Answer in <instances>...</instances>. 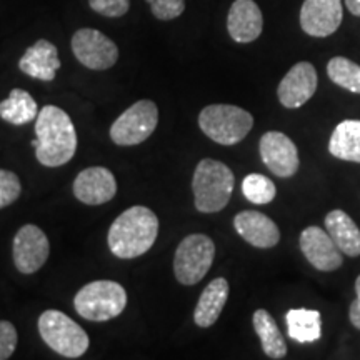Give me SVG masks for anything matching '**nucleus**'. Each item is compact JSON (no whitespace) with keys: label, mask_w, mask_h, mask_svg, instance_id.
Instances as JSON below:
<instances>
[{"label":"nucleus","mask_w":360,"mask_h":360,"mask_svg":"<svg viewBox=\"0 0 360 360\" xmlns=\"http://www.w3.org/2000/svg\"><path fill=\"white\" fill-rule=\"evenodd\" d=\"M39 334L53 352L67 359L82 357L90 345L84 328L58 310H45L40 315Z\"/></svg>","instance_id":"nucleus-6"},{"label":"nucleus","mask_w":360,"mask_h":360,"mask_svg":"<svg viewBox=\"0 0 360 360\" xmlns=\"http://www.w3.org/2000/svg\"><path fill=\"white\" fill-rule=\"evenodd\" d=\"M17 330L13 323L7 321H0V360H7L12 357L17 347Z\"/></svg>","instance_id":"nucleus-30"},{"label":"nucleus","mask_w":360,"mask_h":360,"mask_svg":"<svg viewBox=\"0 0 360 360\" xmlns=\"http://www.w3.org/2000/svg\"><path fill=\"white\" fill-rule=\"evenodd\" d=\"M300 250L305 259L322 272L337 270L344 262V255L339 247L334 244L327 231H322L317 225H310L300 233Z\"/></svg>","instance_id":"nucleus-14"},{"label":"nucleus","mask_w":360,"mask_h":360,"mask_svg":"<svg viewBox=\"0 0 360 360\" xmlns=\"http://www.w3.org/2000/svg\"><path fill=\"white\" fill-rule=\"evenodd\" d=\"M345 7L352 15L360 17V0H345Z\"/></svg>","instance_id":"nucleus-32"},{"label":"nucleus","mask_w":360,"mask_h":360,"mask_svg":"<svg viewBox=\"0 0 360 360\" xmlns=\"http://www.w3.org/2000/svg\"><path fill=\"white\" fill-rule=\"evenodd\" d=\"M254 328L255 334L259 335L260 344L267 357L270 359H283L287 355V344L283 340V335L278 330L277 322L274 321V317L267 310L259 309L255 310L254 319Z\"/></svg>","instance_id":"nucleus-24"},{"label":"nucleus","mask_w":360,"mask_h":360,"mask_svg":"<svg viewBox=\"0 0 360 360\" xmlns=\"http://www.w3.org/2000/svg\"><path fill=\"white\" fill-rule=\"evenodd\" d=\"M22 192L20 179L11 170L0 169V209L8 207L19 199Z\"/></svg>","instance_id":"nucleus-27"},{"label":"nucleus","mask_w":360,"mask_h":360,"mask_svg":"<svg viewBox=\"0 0 360 360\" xmlns=\"http://www.w3.org/2000/svg\"><path fill=\"white\" fill-rule=\"evenodd\" d=\"M317 70L310 62H299L287 72L277 89L278 101L285 109H299L317 90Z\"/></svg>","instance_id":"nucleus-12"},{"label":"nucleus","mask_w":360,"mask_h":360,"mask_svg":"<svg viewBox=\"0 0 360 360\" xmlns=\"http://www.w3.org/2000/svg\"><path fill=\"white\" fill-rule=\"evenodd\" d=\"M349 319H350V323H352L357 330H360V299L354 300V302L350 304Z\"/></svg>","instance_id":"nucleus-31"},{"label":"nucleus","mask_w":360,"mask_h":360,"mask_svg":"<svg viewBox=\"0 0 360 360\" xmlns=\"http://www.w3.org/2000/svg\"><path fill=\"white\" fill-rule=\"evenodd\" d=\"M327 75L339 87L360 94V65L345 57H334L327 64Z\"/></svg>","instance_id":"nucleus-25"},{"label":"nucleus","mask_w":360,"mask_h":360,"mask_svg":"<svg viewBox=\"0 0 360 360\" xmlns=\"http://www.w3.org/2000/svg\"><path fill=\"white\" fill-rule=\"evenodd\" d=\"M260 157L270 172L281 179H289L299 170L300 159L295 143L285 134L270 130L259 143Z\"/></svg>","instance_id":"nucleus-11"},{"label":"nucleus","mask_w":360,"mask_h":360,"mask_svg":"<svg viewBox=\"0 0 360 360\" xmlns=\"http://www.w3.org/2000/svg\"><path fill=\"white\" fill-rule=\"evenodd\" d=\"M242 193L252 204L265 205L270 204L277 195L276 184L262 174H249L242 182Z\"/></svg>","instance_id":"nucleus-26"},{"label":"nucleus","mask_w":360,"mask_h":360,"mask_svg":"<svg viewBox=\"0 0 360 360\" xmlns=\"http://www.w3.org/2000/svg\"><path fill=\"white\" fill-rule=\"evenodd\" d=\"M75 197L87 205H102L117 193V180L105 167H89L74 180Z\"/></svg>","instance_id":"nucleus-15"},{"label":"nucleus","mask_w":360,"mask_h":360,"mask_svg":"<svg viewBox=\"0 0 360 360\" xmlns=\"http://www.w3.org/2000/svg\"><path fill=\"white\" fill-rule=\"evenodd\" d=\"M32 142L35 155L45 167H60L72 160L77 150V132L65 110L56 105H45L35 119Z\"/></svg>","instance_id":"nucleus-1"},{"label":"nucleus","mask_w":360,"mask_h":360,"mask_svg":"<svg viewBox=\"0 0 360 360\" xmlns=\"http://www.w3.org/2000/svg\"><path fill=\"white\" fill-rule=\"evenodd\" d=\"M147 4L159 20H174L186 11V0H147Z\"/></svg>","instance_id":"nucleus-28"},{"label":"nucleus","mask_w":360,"mask_h":360,"mask_svg":"<svg viewBox=\"0 0 360 360\" xmlns=\"http://www.w3.org/2000/svg\"><path fill=\"white\" fill-rule=\"evenodd\" d=\"M342 17V0H304L300 27L312 37H328L340 27Z\"/></svg>","instance_id":"nucleus-13"},{"label":"nucleus","mask_w":360,"mask_h":360,"mask_svg":"<svg viewBox=\"0 0 360 360\" xmlns=\"http://www.w3.org/2000/svg\"><path fill=\"white\" fill-rule=\"evenodd\" d=\"M159 124V109L152 101L135 102L112 124L110 139L117 146H139L147 141Z\"/></svg>","instance_id":"nucleus-8"},{"label":"nucleus","mask_w":360,"mask_h":360,"mask_svg":"<svg viewBox=\"0 0 360 360\" xmlns=\"http://www.w3.org/2000/svg\"><path fill=\"white\" fill-rule=\"evenodd\" d=\"M94 12L105 17H122L129 12L130 0H89Z\"/></svg>","instance_id":"nucleus-29"},{"label":"nucleus","mask_w":360,"mask_h":360,"mask_svg":"<svg viewBox=\"0 0 360 360\" xmlns=\"http://www.w3.org/2000/svg\"><path fill=\"white\" fill-rule=\"evenodd\" d=\"M229 299V282L224 277L214 278L202 292L197 307L193 310V322L202 328L212 327Z\"/></svg>","instance_id":"nucleus-19"},{"label":"nucleus","mask_w":360,"mask_h":360,"mask_svg":"<svg viewBox=\"0 0 360 360\" xmlns=\"http://www.w3.org/2000/svg\"><path fill=\"white\" fill-rule=\"evenodd\" d=\"M233 227L247 244L257 249H270L281 240V231L272 219L257 210H244L233 219Z\"/></svg>","instance_id":"nucleus-16"},{"label":"nucleus","mask_w":360,"mask_h":360,"mask_svg":"<svg viewBox=\"0 0 360 360\" xmlns=\"http://www.w3.org/2000/svg\"><path fill=\"white\" fill-rule=\"evenodd\" d=\"M264 29V17L254 0H236L227 17V30L238 44L254 42Z\"/></svg>","instance_id":"nucleus-17"},{"label":"nucleus","mask_w":360,"mask_h":360,"mask_svg":"<svg viewBox=\"0 0 360 360\" xmlns=\"http://www.w3.org/2000/svg\"><path fill=\"white\" fill-rule=\"evenodd\" d=\"M236 177L222 162L204 159L195 167L192 179L193 200L199 212H220L231 200Z\"/></svg>","instance_id":"nucleus-3"},{"label":"nucleus","mask_w":360,"mask_h":360,"mask_svg":"<svg viewBox=\"0 0 360 360\" xmlns=\"http://www.w3.org/2000/svg\"><path fill=\"white\" fill-rule=\"evenodd\" d=\"M127 305V292L114 281H96L84 285L74 299L80 317L90 322H107L119 317Z\"/></svg>","instance_id":"nucleus-4"},{"label":"nucleus","mask_w":360,"mask_h":360,"mask_svg":"<svg viewBox=\"0 0 360 360\" xmlns=\"http://www.w3.org/2000/svg\"><path fill=\"white\" fill-rule=\"evenodd\" d=\"M37 102L27 90L13 89L6 101L0 102V117L11 125H25L37 119Z\"/></svg>","instance_id":"nucleus-23"},{"label":"nucleus","mask_w":360,"mask_h":360,"mask_svg":"<svg viewBox=\"0 0 360 360\" xmlns=\"http://www.w3.org/2000/svg\"><path fill=\"white\" fill-rule=\"evenodd\" d=\"M326 229L342 254L349 257L360 255V229L344 210H332L326 217Z\"/></svg>","instance_id":"nucleus-20"},{"label":"nucleus","mask_w":360,"mask_h":360,"mask_svg":"<svg viewBox=\"0 0 360 360\" xmlns=\"http://www.w3.org/2000/svg\"><path fill=\"white\" fill-rule=\"evenodd\" d=\"M72 52L90 70H107L115 65L119 49L114 40L96 29H80L72 37Z\"/></svg>","instance_id":"nucleus-9"},{"label":"nucleus","mask_w":360,"mask_h":360,"mask_svg":"<svg viewBox=\"0 0 360 360\" xmlns=\"http://www.w3.org/2000/svg\"><path fill=\"white\" fill-rule=\"evenodd\" d=\"M199 125L210 141L222 146H236L254 127V117L237 105L214 103L200 112Z\"/></svg>","instance_id":"nucleus-5"},{"label":"nucleus","mask_w":360,"mask_h":360,"mask_svg":"<svg viewBox=\"0 0 360 360\" xmlns=\"http://www.w3.org/2000/svg\"><path fill=\"white\" fill-rule=\"evenodd\" d=\"M19 69L29 77L42 80V82H52L57 70L60 69L57 47L49 40H37L20 57Z\"/></svg>","instance_id":"nucleus-18"},{"label":"nucleus","mask_w":360,"mask_h":360,"mask_svg":"<svg viewBox=\"0 0 360 360\" xmlns=\"http://www.w3.org/2000/svg\"><path fill=\"white\" fill-rule=\"evenodd\" d=\"M355 292H357V299H360V276L355 281Z\"/></svg>","instance_id":"nucleus-33"},{"label":"nucleus","mask_w":360,"mask_h":360,"mask_svg":"<svg viewBox=\"0 0 360 360\" xmlns=\"http://www.w3.org/2000/svg\"><path fill=\"white\" fill-rule=\"evenodd\" d=\"M287 332L292 340L310 344L322 337V321L319 310L292 309L285 315Z\"/></svg>","instance_id":"nucleus-22"},{"label":"nucleus","mask_w":360,"mask_h":360,"mask_svg":"<svg viewBox=\"0 0 360 360\" xmlns=\"http://www.w3.org/2000/svg\"><path fill=\"white\" fill-rule=\"evenodd\" d=\"M328 152L335 159L360 164V120H344L337 125L328 141Z\"/></svg>","instance_id":"nucleus-21"},{"label":"nucleus","mask_w":360,"mask_h":360,"mask_svg":"<svg viewBox=\"0 0 360 360\" xmlns=\"http://www.w3.org/2000/svg\"><path fill=\"white\" fill-rule=\"evenodd\" d=\"M159 233V219L148 207L134 205L112 222L109 249L115 257L137 259L152 249Z\"/></svg>","instance_id":"nucleus-2"},{"label":"nucleus","mask_w":360,"mask_h":360,"mask_svg":"<svg viewBox=\"0 0 360 360\" xmlns=\"http://www.w3.org/2000/svg\"><path fill=\"white\" fill-rule=\"evenodd\" d=\"M13 264L20 274H35L45 264L51 254V244L42 229L27 224L13 237Z\"/></svg>","instance_id":"nucleus-10"},{"label":"nucleus","mask_w":360,"mask_h":360,"mask_svg":"<svg viewBox=\"0 0 360 360\" xmlns=\"http://www.w3.org/2000/svg\"><path fill=\"white\" fill-rule=\"evenodd\" d=\"M215 257L212 238L204 233H192L180 242L174 257L175 278L182 285H195L207 276Z\"/></svg>","instance_id":"nucleus-7"}]
</instances>
